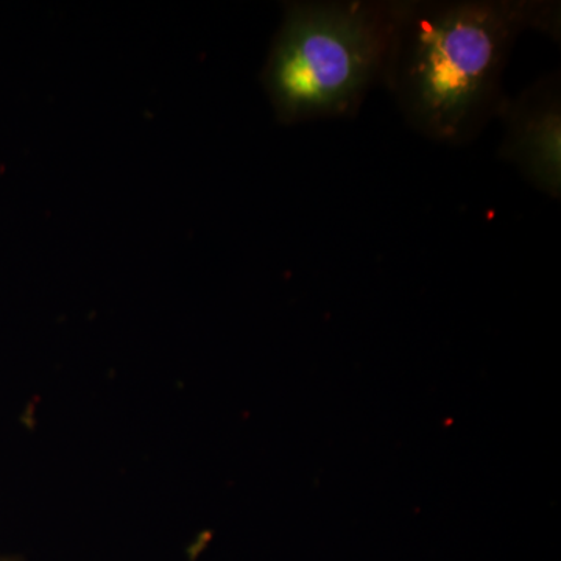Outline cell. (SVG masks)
Listing matches in <instances>:
<instances>
[{
	"mask_svg": "<svg viewBox=\"0 0 561 561\" xmlns=\"http://www.w3.org/2000/svg\"><path fill=\"white\" fill-rule=\"evenodd\" d=\"M552 7L505 0L400 2L382 80L427 138L460 144L500 113L501 77L526 27Z\"/></svg>",
	"mask_w": 561,
	"mask_h": 561,
	"instance_id": "6da1fadb",
	"label": "cell"
},
{
	"mask_svg": "<svg viewBox=\"0 0 561 561\" xmlns=\"http://www.w3.org/2000/svg\"><path fill=\"white\" fill-rule=\"evenodd\" d=\"M400 2H290L265 62L283 124L353 113L381 79Z\"/></svg>",
	"mask_w": 561,
	"mask_h": 561,
	"instance_id": "7a4b0ae2",
	"label": "cell"
},
{
	"mask_svg": "<svg viewBox=\"0 0 561 561\" xmlns=\"http://www.w3.org/2000/svg\"><path fill=\"white\" fill-rule=\"evenodd\" d=\"M502 157L542 194L560 197L561 108L559 80L538 81L515 101L502 102Z\"/></svg>",
	"mask_w": 561,
	"mask_h": 561,
	"instance_id": "3957f363",
	"label": "cell"
},
{
	"mask_svg": "<svg viewBox=\"0 0 561 561\" xmlns=\"http://www.w3.org/2000/svg\"><path fill=\"white\" fill-rule=\"evenodd\" d=\"M0 561H22L18 557L0 556Z\"/></svg>",
	"mask_w": 561,
	"mask_h": 561,
	"instance_id": "277c9868",
	"label": "cell"
}]
</instances>
